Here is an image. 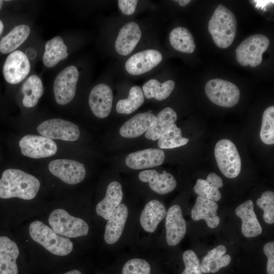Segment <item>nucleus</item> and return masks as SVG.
Returning <instances> with one entry per match:
<instances>
[{"mask_svg": "<svg viewBox=\"0 0 274 274\" xmlns=\"http://www.w3.org/2000/svg\"><path fill=\"white\" fill-rule=\"evenodd\" d=\"M40 187V181L35 176L20 169H7L0 179V198L31 200L36 197Z\"/></svg>", "mask_w": 274, "mask_h": 274, "instance_id": "obj_1", "label": "nucleus"}, {"mask_svg": "<svg viewBox=\"0 0 274 274\" xmlns=\"http://www.w3.org/2000/svg\"><path fill=\"white\" fill-rule=\"evenodd\" d=\"M236 27L234 14L222 5H218L208 23V30L214 43L221 48H227L232 44Z\"/></svg>", "mask_w": 274, "mask_h": 274, "instance_id": "obj_2", "label": "nucleus"}, {"mask_svg": "<svg viewBox=\"0 0 274 274\" xmlns=\"http://www.w3.org/2000/svg\"><path fill=\"white\" fill-rule=\"evenodd\" d=\"M29 233L34 241L54 255L65 256L73 250V244L69 238L56 233L41 221L32 222Z\"/></svg>", "mask_w": 274, "mask_h": 274, "instance_id": "obj_3", "label": "nucleus"}, {"mask_svg": "<svg viewBox=\"0 0 274 274\" xmlns=\"http://www.w3.org/2000/svg\"><path fill=\"white\" fill-rule=\"evenodd\" d=\"M48 222L55 232L68 238L83 236L88 233L89 226L84 220L71 215L62 209L53 210Z\"/></svg>", "mask_w": 274, "mask_h": 274, "instance_id": "obj_4", "label": "nucleus"}, {"mask_svg": "<svg viewBox=\"0 0 274 274\" xmlns=\"http://www.w3.org/2000/svg\"><path fill=\"white\" fill-rule=\"evenodd\" d=\"M214 154L218 167L226 177L232 179L238 176L241 159L236 147L231 141H219L215 145Z\"/></svg>", "mask_w": 274, "mask_h": 274, "instance_id": "obj_5", "label": "nucleus"}, {"mask_svg": "<svg viewBox=\"0 0 274 274\" xmlns=\"http://www.w3.org/2000/svg\"><path fill=\"white\" fill-rule=\"evenodd\" d=\"M269 40L261 34L252 35L244 40L237 47L236 58L243 66H258L262 61V54L267 49Z\"/></svg>", "mask_w": 274, "mask_h": 274, "instance_id": "obj_6", "label": "nucleus"}, {"mask_svg": "<svg viewBox=\"0 0 274 274\" xmlns=\"http://www.w3.org/2000/svg\"><path fill=\"white\" fill-rule=\"evenodd\" d=\"M207 97L214 104L226 108L234 106L239 101L240 92L234 84L221 79L209 81L205 86Z\"/></svg>", "mask_w": 274, "mask_h": 274, "instance_id": "obj_7", "label": "nucleus"}, {"mask_svg": "<svg viewBox=\"0 0 274 274\" xmlns=\"http://www.w3.org/2000/svg\"><path fill=\"white\" fill-rule=\"evenodd\" d=\"M79 76V71L74 65L66 67L57 75L54 82L53 91L57 104L65 105L73 99Z\"/></svg>", "mask_w": 274, "mask_h": 274, "instance_id": "obj_8", "label": "nucleus"}, {"mask_svg": "<svg viewBox=\"0 0 274 274\" xmlns=\"http://www.w3.org/2000/svg\"><path fill=\"white\" fill-rule=\"evenodd\" d=\"M37 130L41 135L50 139L65 141H75L80 135L78 126L75 123L61 119H52L40 123Z\"/></svg>", "mask_w": 274, "mask_h": 274, "instance_id": "obj_9", "label": "nucleus"}, {"mask_svg": "<svg viewBox=\"0 0 274 274\" xmlns=\"http://www.w3.org/2000/svg\"><path fill=\"white\" fill-rule=\"evenodd\" d=\"M22 154L32 158H46L54 155L57 146L54 141L42 135L27 134L19 142Z\"/></svg>", "mask_w": 274, "mask_h": 274, "instance_id": "obj_10", "label": "nucleus"}, {"mask_svg": "<svg viewBox=\"0 0 274 274\" xmlns=\"http://www.w3.org/2000/svg\"><path fill=\"white\" fill-rule=\"evenodd\" d=\"M48 168L52 175L68 184H78L86 176L84 164L76 160L56 159L49 163Z\"/></svg>", "mask_w": 274, "mask_h": 274, "instance_id": "obj_11", "label": "nucleus"}, {"mask_svg": "<svg viewBox=\"0 0 274 274\" xmlns=\"http://www.w3.org/2000/svg\"><path fill=\"white\" fill-rule=\"evenodd\" d=\"M30 70L29 59L20 50L11 53L4 63L3 73L5 80L11 84H16L23 81Z\"/></svg>", "mask_w": 274, "mask_h": 274, "instance_id": "obj_12", "label": "nucleus"}, {"mask_svg": "<svg viewBox=\"0 0 274 274\" xmlns=\"http://www.w3.org/2000/svg\"><path fill=\"white\" fill-rule=\"evenodd\" d=\"M162 60V55L155 49L145 50L131 56L125 63V68L129 74L134 76L146 73Z\"/></svg>", "mask_w": 274, "mask_h": 274, "instance_id": "obj_13", "label": "nucleus"}, {"mask_svg": "<svg viewBox=\"0 0 274 274\" xmlns=\"http://www.w3.org/2000/svg\"><path fill=\"white\" fill-rule=\"evenodd\" d=\"M113 100L111 87L104 83L95 85L91 90L88 103L92 113L99 118H105L110 114Z\"/></svg>", "mask_w": 274, "mask_h": 274, "instance_id": "obj_14", "label": "nucleus"}, {"mask_svg": "<svg viewBox=\"0 0 274 274\" xmlns=\"http://www.w3.org/2000/svg\"><path fill=\"white\" fill-rule=\"evenodd\" d=\"M165 218L166 241L168 245L178 244L185 235L187 227L181 207L178 204L170 207Z\"/></svg>", "mask_w": 274, "mask_h": 274, "instance_id": "obj_15", "label": "nucleus"}, {"mask_svg": "<svg viewBox=\"0 0 274 274\" xmlns=\"http://www.w3.org/2000/svg\"><path fill=\"white\" fill-rule=\"evenodd\" d=\"M165 153L160 149L149 148L129 154L125 159L126 165L133 169L157 166L163 162Z\"/></svg>", "mask_w": 274, "mask_h": 274, "instance_id": "obj_16", "label": "nucleus"}, {"mask_svg": "<svg viewBox=\"0 0 274 274\" xmlns=\"http://www.w3.org/2000/svg\"><path fill=\"white\" fill-rule=\"evenodd\" d=\"M142 37L140 26L135 22L125 24L120 30L115 43L116 51L126 56L134 49Z\"/></svg>", "mask_w": 274, "mask_h": 274, "instance_id": "obj_17", "label": "nucleus"}, {"mask_svg": "<svg viewBox=\"0 0 274 274\" xmlns=\"http://www.w3.org/2000/svg\"><path fill=\"white\" fill-rule=\"evenodd\" d=\"M139 178L142 182L149 183L150 188L159 194H165L173 191L177 186V181L170 173H159L155 169L141 172Z\"/></svg>", "mask_w": 274, "mask_h": 274, "instance_id": "obj_18", "label": "nucleus"}, {"mask_svg": "<svg viewBox=\"0 0 274 274\" xmlns=\"http://www.w3.org/2000/svg\"><path fill=\"white\" fill-rule=\"evenodd\" d=\"M156 116L151 111L137 114L120 127L119 133L125 138H135L146 132L155 123Z\"/></svg>", "mask_w": 274, "mask_h": 274, "instance_id": "obj_19", "label": "nucleus"}, {"mask_svg": "<svg viewBox=\"0 0 274 274\" xmlns=\"http://www.w3.org/2000/svg\"><path fill=\"white\" fill-rule=\"evenodd\" d=\"M235 215L242 219V232L246 237H253L261 234L262 228L254 211L251 200H248L238 206Z\"/></svg>", "mask_w": 274, "mask_h": 274, "instance_id": "obj_20", "label": "nucleus"}, {"mask_svg": "<svg viewBox=\"0 0 274 274\" xmlns=\"http://www.w3.org/2000/svg\"><path fill=\"white\" fill-rule=\"evenodd\" d=\"M19 254L14 241L6 236H0V274H18L16 260Z\"/></svg>", "mask_w": 274, "mask_h": 274, "instance_id": "obj_21", "label": "nucleus"}, {"mask_svg": "<svg viewBox=\"0 0 274 274\" xmlns=\"http://www.w3.org/2000/svg\"><path fill=\"white\" fill-rule=\"evenodd\" d=\"M128 215L127 207L121 203L108 220L104 239L110 245L116 243L121 236Z\"/></svg>", "mask_w": 274, "mask_h": 274, "instance_id": "obj_22", "label": "nucleus"}, {"mask_svg": "<svg viewBox=\"0 0 274 274\" xmlns=\"http://www.w3.org/2000/svg\"><path fill=\"white\" fill-rule=\"evenodd\" d=\"M123 196L121 184L117 181L111 182L107 188L105 197L96 205L97 214L108 220L121 204Z\"/></svg>", "mask_w": 274, "mask_h": 274, "instance_id": "obj_23", "label": "nucleus"}, {"mask_svg": "<svg viewBox=\"0 0 274 274\" xmlns=\"http://www.w3.org/2000/svg\"><path fill=\"white\" fill-rule=\"evenodd\" d=\"M218 205L216 201L198 196L191 210V217L194 221L203 219L211 228L219 224L220 218L217 215Z\"/></svg>", "mask_w": 274, "mask_h": 274, "instance_id": "obj_24", "label": "nucleus"}, {"mask_svg": "<svg viewBox=\"0 0 274 274\" xmlns=\"http://www.w3.org/2000/svg\"><path fill=\"white\" fill-rule=\"evenodd\" d=\"M166 210L164 204L157 200L149 201L143 210L140 223L145 231L152 233L165 217Z\"/></svg>", "mask_w": 274, "mask_h": 274, "instance_id": "obj_25", "label": "nucleus"}, {"mask_svg": "<svg viewBox=\"0 0 274 274\" xmlns=\"http://www.w3.org/2000/svg\"><path fill=\"white\" fill-rule=\"evenodd\" d=\"M226 248L222 245L209 251L200 263L202 273H216L221 268L228 266L231 258L229 254H226Z\"/></svg>", "mask_w": 274, "mask_h": 274, "instance_id": "obj_26", "label": "nucleus"}, {"mask_svg": "<svg viewBox=\"0 0 274 274\" xmlns=\"http://www.w3.org/2000/svg\"><path fill=\"white\" fill-rule=\"evenodd\" d=\"M223 186L222 179L216 173H211L208 175L206 180H197L194 191L199 196L216 202L222 197L219 188Z\"/></svg>", "mask_w": 274, "mask_h": 274, "instance_id": "obj_27", "label": "nucleus"}, {"mask_svg": "<svg viewBox=\"0 0 274 274\" xmlns=\"http://www.w3.org/2000/svg\"><path fill=\"white\" fill-rule=\"evenodd\" d=\"M67 47L63 39L56 36L49 40L45 44L43 61L47 67H52L68 55Z\"/></svg>", "mask_w": 274, "mask_h": 274, "instance_id": "obj_28", "label": "nucleus"}, {"mask_svg": "<svg viewBox=\"0 0 274 274\" xmlns=\"http://www.w3.org/2000/svg\"><path fill=\"white\" fill-rule=\"evenodd\" d=\"M156 118L154 124L145 133V138L150 140H158L175 123L177 114L172 108L166 107Z\"/></svg>", "mask_w": 274, "mask_h": 274, "instance_id": "obj_29", "label": "nucleus"}, {"mask_svg": "<svg viewBox=\"0 0 274 274\" xmlns=\"http://www.w3.org/2000/svg\"><path fill=\"white\" fill-rule=\"evenodd\" d=\"M30 27L25 24L14 27L0 41V52L4 54L15 51L28 37Z\"/></svg>", "mask_w": 274, "mask_h": 274, "instance_id": "obj_30", "label": "nucleus"}, {"mask_svg": "<svg viewBox=\"0 0 274 274\" xmlns=\"http://www.w3.org/2000/svg\"><path fill=\"white\" fill-rule=\"evenodd\" d=\"M21 90L24 95L22 104L26 108L36 106L44 93L42 80L36 75H31L26 79L22 85Z\"/></svg>", "mask_w": 274, "mask_h": 274, "instance_id": "obj_31", "label": "nucleus"}, {"mask_svg": "<svg viewBox=\"0 0 274 274\" xmlns=\"http://www.w3.org/2000/svg\"><path fill=\"white\" fill-rule=\"evenodd\" d=\"M169 42L174 49L186 53H191L195 49L194 38L190 31L184 27L173 29L169 36Z\"/></svg>", "mask_w": 274, "mask_h": 274, "instance_id": "obj_32", "label": "nucleus"}, {"mask_svg": "<svg viewBox=\"0 0 274 274\" xmlns=\"http://www.w3.org/2000/svg\"><path fill=\"white\" fill-rule=\"evenodd\" d=\"M175 87L173 80H168L161 83L156 79H152L144 84L142 90L146 98L162 100L170 95Z\"/></svg>", "mask_w": 274, "mask_h": 274, "instance_id": "obj_33", "label": "nucleus"}, {"mask_svg": "<svg viewBox=\"0 0 274 274\" xmlns=\"http://www.w3.org/2000/svg\"><path fill=\"white\" fill-rule=\"evenodd\" d=\"M145 96L141 88L139 86L131 87L127 98L119 100L116 109L119 114H130L138 109L144 103Z\"/></svg>", "mask_w": 274, "mask_h": 274, "instance_id": "obj_34", "label": "nucleus"}, {"mask_svg": "<svg viewBox=\"0 0 274 274\" xmlns=\"http://www.w3.org/2000/svg\"><path fill=\"white\" fill-rule=\"evenodd\" d=\"M189 139L182 135L181 129L174 123L158 139V146L160 149H173L186 145Z\"/></svg>", "mask_w": 274, "mask_h": 274, "instance_id": "obj_35", "label": "nucleus"}, {"mask_svg": "<svg viewBox=\"0 0 274 274\" xmlns=\"http://www.w3.org/2000/svg\"><path fill=\"white\" fill-rule=\"evenodd\" d=\"M261 141L266 145L274 144V107H269L263 112L260 131Z\"/></svg>", "mask_w": 274, "mask_h": 274, "instance_id": "obj_36", "label": "nucleus"}, {"mask_svg": "<svg viewBox=\"0 0 274 274\" xmlns=\"http://www.w3.org/2000/svg\"><path fill=\"white\" fill-rule=\"evenodd\" d=\"M257 206L263 211V220L267 224L274 223V193L271 191L263 192L256 201Z\"/></svg>", "mask_w": 274, "mask_h": 274, "instance_id": "obj_37", "label": "nucleus"}, {"mask_svg": "<svg viewBox=\"0 0 274 274\" xmlns=\"http://www.w3.org/2000/svg\"><path fill=\"white\" fill-rule=\"evenodd\" d=\"M149 263L144 259H131L124 265L122 274H150Z\"/></svg>", "mask_w": 274, "mask_h": 274, "instance_id": "obj_38", "label": "nucleus"}, {"mask_svg": "<svg viewBox=\"0 0 274 274\" xmlns=\"http://www.w3.org/2000/svg\"><path fill=\"white\" fill-rule=\"evenodd\" d=\"M185 268L181 274H202L199 258L194 251L188 250L183 254Z\"/></svg>", "mask_w": 274, "mask_h": 274, "instance_id": "obj_39", "label": "nucleus"}, {"mask_svg": "<svg viewBox=\"0 0 274 274\" xmlns=\"http://www.w3.org/2000/svg\"><path fill=\"white\" fill-rule=\"evenodd\" d=\"M263 252L267 257L266 270L267 274H274V242H270L263 247Z\"/></svg>", "mask_w": 274, "mask_h": 274, "instance_id": "obj_40", "label": "nucleus"}, {"mask_svg": "<svg viewBox=\"0 0 274 274\" xmlns=\"http://www.w3.org/2000/svg\"><path fill=\"white\" fill-rule=\"evenodd\" d=\"M138 1L136 0H119L118 7L121 11L125 15H130L135 11Z\"/></svg>", "mask_w": 274, "mask_h": 274, "instance_id": "obj_41", "label": "nucleus"}, {"mask_svg": "<svg viewBox=\"0 0 274 274\" xmlns=\"http://www.w3.org/2000/svg\"><path fill=\"white\" fill-rule=\"evenodd\" d=\"M25 55L28 58L32 59L34 58L36 55V50L32 48H28L26 50Z\"/></svg>", "mask_w": 274, "mask_h": 274, "instance_id": "obj_42", "label": "nucleus"}, {"mask_svg": "<svg viewBox=\"0 0 274 274\" xmlns=\"http://www.w3.org/2000/svg\"><path fill=\"white\" fill-rule=\"evenodd\" d=\"M178 3L180 6L184 7L190 3L191 1L190 0H180L178 1Z\"/></svg>", "mask_w": 274, "mask_h": 274, "instance_id": "obj_43", "label": "nucleus"}, {"mask_svg": "<svg viewBox=\"0 0 274 274\" xmlns=\"http://www.w3.org/2000/svg\"><path fill=\"white\" fill-rule=\"evenodd\" d=\"M64 274H82V273L78 270H72L65 273Z\"/></svg>", "mask_w": 274, "mask_h": 274, "instance_id": "obj_44", "label": "nucleus"}, {"mask_svg": "<svg viewBox=\"0 0 274 274\" xmlns=\"http://www.w3.org/2000/svg\"><path fill=\"white\" fill-rule=\"evenodd\" d=\"M4 29V24L3 22L0 20V35L2 33Z\"/></svg>", "mask_w": 274, "mask_h": 274, "instance_id": "obj_45", "label": "nucleus"}, {"mask_svg": "<svg viewBox=\"0 0 274 274\" xmlns=\"http://www.w3.org/2000/svg\"><path fill=\"white\" fill-rule=\"evenodd\" d=\"M2 6H3V1H0V10H1V9L2 8Z\"/></svg>", "mask_w": 274, "mask_h": 274, "instance_id": "obj_46", "label": "nucleus"}]
</instances>
